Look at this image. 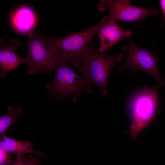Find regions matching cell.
<instances>
[{"label":"cell","mask_w":165,"mask_h":165,"mask_svg":"<svg viewBox=\"0 0 165 165\" xmlns=\"http://www.w3.org/2000/svg\"><path fill=\"white\" fill-rule=\"evenodd\" d=\"M28 35V52L22 63L28 67L29 75L50 73L64 61L47 37L36 32H30Z\"/></svg>","instance_id":"1"},{"label":"cell","mask_w":165,"mask_h":165,"mask_svg":"<svg viewBox=\"0 0 165 165\" xmlns=\"http://www.w3.org/2000/svg\"><path fill=\"white\" fill-rule=\"evenodd\" d=\"M123 53L107 55L97 51L93 46L88 49L81 58L83 64L79 68L87 83L94 84L98 88L102 95L108 94L107 85L110 73L116 63L121 60Z\"/></svg>","instance_id":"2"},{"label":"cell","mask_w":165,"mask_h":165,"mask_svg":"<svg viewBox=\"0 0 165 165\" xmlns=\"http://www.w3.org/2000/svg\"><path fill=\"white\" fill-rule=\"evenodd\" d=\"M161 86L157 83L152 88L145 86L131 98L132 117L128 133L132 140L153 120L158 107V92Z\"/></svg>","instance_id":"3"},{"label":"cell","mask_w":165,"mask_h":165,"mask_svg":"<svg viewBox=\"0 0 165 165\" xmlns=\"http://www.w3.org/2000/svg\"><path fill=\"white\" fill-rule=\"evenodd\" d=\"M100 24V21L85 30L60 38L47 37L59 52L63 61H68L75 66L78 67L83 54L93 46L91 39L97 33Z\"/></svg>","instance_id":"4"},{"label":"cell","mask_w":165,"mask_h":165,"mask_svg":"<svg viewBox=\"0 0 165 165\" xmlns=\"http://www.w3.org/2000/svg\"><path fill=\"white\" fill-rule=\"evenodd\" d=\"M55 70L52 81L46 86L53 96L57 98L75 97L82 92H92L91 85L73 71L66 61L61 62Z\"/></svg>","instance_id":"5"},{"label":"cell","mask_w":165,"mask_h":165,"mask_svg":"<svg viewBox=\"0 0 165 165\" xmlns=\"http://www.w3.org/2000/svg\"><path fill=\"white\" fill-rule=\"evenodd\" d=\"M122 50L127 53L125 63L118 68L122 70L128 69L132 71L140 70L151 75L157 84L165 85L163 77L160 74L158 67V60L156 54L147 49L138 46L131 39L128 45L123 46Z\"/></svg>","instance_id":"6"},{"label":"cell","mask_w":165,"mask_h":165,"mask_svg":"<svg viewBox=\"0 0 165 165\" xmlns=\"http://www.w3.org/2000/svg\"><path fill=\"white\" fill-rule=\"evenodd\" d=\"M99 11H109V18L126 23L139 22L147 16L159 13L156 8H145L132 5L127 0H101L97 4Z\"/></svg>","instance_id":"7"},{"label":"cell","mask_w":165,"mask_h":165,"mask_svg":"<svg viewBox=\"0 0 165 165\" xmlns=\"http://www.w3.org/2000/svg\"><path fill=\"white\" fill-rule=\"evenodd\" d=\"M97 36L100 39V46L98 51L103 53L126 37H129L132 32L125 30L116 21L109 18L108 15L104 16L100 21Z\"/></svg>","instance_id":"8"},{"label":"cell","mask_w":165,"mask_h":165,"mask_svg":"<svg viewBox=\"0 0 165 165\" xmlns=\"http://www.w3.org/2000/svg\"><path fill=\"white\" fill-rule=\"evenodd\" d=\"M20 46V42L15 39H12L8 44L1 46L0 49V76L5 77L8 73L16 69L23 58L16 53V49Z\"/></svg>","instance_id":"9"},{"label":"cell","mask_w":165,"mask_h":165,"mask_svg":"<svg viewBox=\"0 0 165 165\" xmlns=\"http://www.w3.org/2000/svg\"><path fill=\"white\" fill-rule=\"evenodd\" d=\"M0 139V148L16 156L30 154L39 158L44 155L42 152L35 151L31 142L16 140L6 135L1 136Z\"/></svg>","instance_id":"10"},{"label":"cell","mask_w":165,"mask_h":165,"mask_svg":"<svg viewBox=\"0 0 165 165\" xmlns=\"http://www.w3.org/2000/svg\"><path fill=\"white\" fill-rule=\"evenodd\" d=\"M36 20L32 9L28 6L18 9L14 14L12 22L14 28L18 31L27 32L32 29L35 25Z\"/></svg>","instance_id":"11"},{"label":"cell","mask_w":165,"mask_h":165,"mask_svg":"<svg viewBox=\"0 0 165 165\" xmlns=\"http://www.w3.org/2000/svg\"><path fill=\"white\" fill-rule=\"evenodd\" d=\"M8 112L0 117V134L5 135V132L11 125L14 124L17 117L22 114L23 111L20 108H16L9 106L7 108Z\"/></svg>","instance_id":"12"},{"label":"cell","mask_w":165,"mask_h":165,"mask_svg":"<svg viewBox=\"0 0 165 165\" xmlns=\"http://www.w3.org/2000/svg\"><path fill=\"white\" fill-rule=\"evenodd\" d=\"M11 154L0 148V165L11 163Z\"/></svg>","instance_id":"13"},{"label":"cell","mask_w":165,"mask_h":165,"mask_svg":"<svg viewBox=\"0 0 165 165\" xmlns=\"http://www.w3.org/2000/svg\"><path fill=\"white\" fill-rule=\"evenodd\" d=\"M27 158L24 155L16 156L11 165H26Z\"/></svg>","instance_id":"14"},{"label":"cell","mask_w":165,"mask_h":165,"mask_svg":"<svg viewBox=\"0 0 165 165\" xmlns=\"http://www.w3.org/2000/svg\"><path fill=\"white\" fill-rule=\"evenodd\" d=\"M38 158L34 157L32 154H30L28 157L26 165H39V161Z\"/></svg>","instance_id":"15"},{"label":"cell","mask_w":165,"mask_h":165,"mask_svg":"<svg viewBox=\"0 0 165 165\" xmlns=\"http://www.w3.org/2000/svg\"><path fill=\"white\" fill-rule=\"evenodd\" d=\"M160 4L162 10V13L163 15L162 22L160 28V30L165 20V0H160Z\"/></svg>","instance_id":"16"}]
</instances>
